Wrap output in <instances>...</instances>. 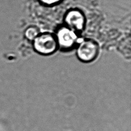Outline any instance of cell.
<instances>
[{"instance_id":"cell-2","label":"cell","mask_w":131,"mask_h":131,"mask_svg":"<svg viewBox=\"0 0 131 131\" xmlns=\"http://www.w3.org/2000/svg\"><path fill=\"white\" fill-rule=\"evenodd\" d=\"M58 49L63 52H69L75 49L80 35L64 25L58 27L54 33Z\"/></svg>"},{"instance_id":"cell-3","label":"cell","mask_w":131,"mask_h":131,"mask_svg":"<svg viewBox=\"0 0 131 131\" xmlns=\"http://www.w3.org/2000/svg\"><path fill=\"white\" fill-rule=\"evenodd\" d=\"M32 43L34 50L41 55H51L58 50L55 36L50 32H40Z\"/></svg>"},{"instance_id":"cell-1","label":"cell","mask_w":131,"mask_h":131,"mask_svg":"<svg viewBox=\"0 0 131 131\" xmlns=\"http://www.w3.org/2000/svg\"><path fill=\"white\" fill-rule=\"evenodd\" d=\"M75 49L77 58L84 63H90L95 60L100 51L98 43L89 38H80Z\"/></svg>"},{"instance_id":"cell-4","label":"cell","mask_w":131,"mask_h":131,"mask_svg":"<svg viewBox=\"0 0 131 131\" xmlns=\"http://www.w3.org/2000/svg\"><path fill=\"white\" fill-rule=\"evenodd\" d=\"M63 23V25L80 35L85 27L86 17L84 13L79 9H71L64 14Z\"/></svg>"},{"instance_id":"cell-5","label":"cell","mask_w":131,"mask_h":131,"mask_svg":"<svg viewBox=\"0 0 131 131\" xmlns=\"http://www.w3.org/2000/svg\"><path fill=\"white\" fill-rule=\"evenodd\" d=\"M40 33L39 29L35 26L28 27L24 31V36L26 38L32 41Z\"/></svg>"},{"instance_id":"cell-6","label":"cell","mask_w":131,"mask_h":131,"mask_svg":"<svg viewBox=\"0 0 131 131\" xmlns=\"http://www.w3.org/2000/svg\"><path fill=\"white\" fill-rule=\"evenodd\" d=\"M38 2L42 5L47 7H51L57 5L59 4L62 0H38Z\"/></svg>"}]
</instances>
